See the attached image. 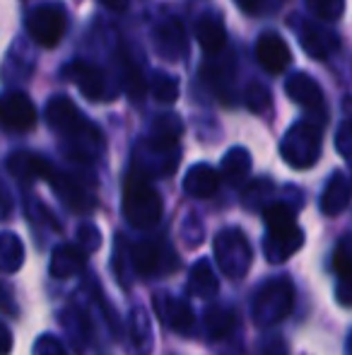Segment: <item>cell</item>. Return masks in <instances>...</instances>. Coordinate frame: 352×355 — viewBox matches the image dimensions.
<instances>
[{"instance_id":"obj_17","label":"cell","mask_w":352,"mask_h":355,"mask_svg":"<svg viewBox=\"0 0 352 355\" xmlns=\"http://www.w3.org/2000/svg\"><path fill=\"white\" fill-rule=\"evenodd\" d=\"M287 97L292 102H297L299 107L309 109V112H319L324 107V92L321 85L314 78H309L306 73H292V78L285 83Z\"/></svg>"},{"instance_id":"obj_25","label":"cell","mask_w":352,"mask_h":355,"mask_svg":"<svg viewBox=\"0 0 352 355\" xmlns=\"http://www.w3.org/2000/svg\"><path fill=\"white\" fill-rule=\"evenodd\" d=\"M181 131H183L181 119L174 116V114H162V116H157L155 123H152L147 143L160 145V148H176L178 138H181Z\"/></svg>"},{"instance_id":"obj_26","label":"cell","mask_w":352,"mask_h":355,"mask_svg":"<svg viewBox=\"0 0 352 355\" xmlns=\"http://www.w3.org/2000/svg\"><path fill=\"white\" fill-rule=\"evenodd\" d=\"M24 263V244L15 232H0V271L15 273Z\"/></svg>"},{"instance_id":"obj_13","label":"cell","mask_w":352,"mask_h":355,"mask_svg":"<svg viewBox=\"0 0 352 355\" xmlns=\"http://www.w3.org/2000/svg\"><path fill=\"white\" fill-rule=\"evenodd\" d=\"M304 247V232L299 227H287L268 232L263 239V254L270 263H285L290 257H295Z\"/></svg>"},{"instance_id":"obj_41","label":"cell","mask_w":352,"mask_h":355,"mask_svg":"<svg viewBox=\"0 0 352 355\" xmlns=\"http://www.w3.org/2000/svg\"><path fill=\"white\" fill-rule=\"evenodd\" d=\"M10 213H12V196H10L8 187L0 182V215H3V218H8Z\"/></svg>"},{"instance_id":"obj_31","label":"cell","mask_w":352,"mask_h":355,"mask_svg":"<svg viewBox=\"0 0 352 355\" xmlns=\"http://www.w3.org/2000/svg\"><path fill=\"white\" fill-rule=\"evenodd\" d=\"M123 85H126L128 97L140 102L142 94H145V80H142L140 68H138L128 56H123Z\"/></svg>"},{"instance_id":"obj_18","label":"cell","mask_w":352,"mask_h":355,"mask_svg":"<svg viewBox=\"0 0 352 355\" xmlns=\"http://www.w3.org/2000/svg\"><path fill=\"white\" fill-rule=\"evenodd\" d=\"M196 39L203 51L210 53V56L222 53V49L227 46V29L220 15H215V12L203 15L196 22Z\"/></svg>"},{"instance_id":"obj_32","label":"cell","mask_w":352,"mask_h":355,"mask_svg":"<svg viewBox=\"0 0 352 355\" xmlns=\"http://www.w3.org/2000/svg\"><path fill=\"white\" fill-rule=\"evenodd\" d=\"M150 89H152V94H155L157 102H162V104H174L178 99V80L167 73H157L150 85Z\"/></svg>"},{"instance_id":"obj_2","label":"cell","mask_w":352,"mask_h":355,"mask_svg":"<svg viewBox=\"0 0 352 355\" xmlns=\"http://www.w3.org/2000/svg\"><path fill=\"white\" fill-rule=\"evenodd\" d=\"M165 203L147 174L131 169L123 182V215L138 230H150L162 220Z\"/></svg>"},{"instance_id":"obj_29","label":"cell","mask_w":352,"mask_h":355,"mask_svg":"<svg viewBox=\"0 0 352 355\" xmlns=\"http://www.w3.org/2000/svg\"><path fill=\"white\" fill-rule=\"evenodd\" d=\"M272 196V184L268 179H254L249 187L241 193V203H244L246 211H254V208H266L270 206Z\"/></svg>"},{"instance_id":"obj_23","label":"cell","mask_w":352,"mask_h":355,"mask_svg":"<svg viewBox=\"0 0 352 355\" xmlns=\"http://www.w3.org/2000/svg\"><path fill=\"white\" fill-rule=\"evenodd\" d=\"M299 42H302V46H304V51L309 53V56L319 58V61L328 58L331 53L340 46V42L333 34L324 32V29H319V27H304L299 34Z\"/></svg>"},{"instance_id":"obj_30","label":"cell","mask_w":352,"mask_h":355,"mask_svg":"<svg viewBox=\"0 0 352 355\" xmlns=\"http://www.w3.org/2000/svg\"><path fill=\"white\" fill-rule=\"evenodd\" d=\"M263 223L268 232H275V230H287L295 227V211H292L287 203H270V206L263 208Z\"/></svg>"},{"instance_id":"obj_37","label":"cell","mask_w":352,"mask_h":355,"mask_svg":"<svg viewBox=\"0 0 352 355\" xmlns=\"http://www.w3.org/2000/svg\"><path fill=\"white\" fill-rule=\"evenodd\" d=\"M32 355H68L66 348H63V343L58 341L56 336H39L37 343H34V351Z\"/></svg>"},{"instance_id":"obj_15","label":"cell","mask_w":352,"mask_h":355,"mask_svg":"<svg viewBox=\"0 0 352 355\" xmlns=\"http://www.w3.org/2000/svg\"><path fill=\"white\" fill-rule=\"evenodd\" d=\"M333 271L338 276L335 297L340 304L352 307V234H345L333 252Z\"/></svg>"},{"instance_id":"obj_20","label":"cell","mask_w":352,"mask_h":355,"mask_svg":"<svg viewBox=\"0 0 352 355\" xmlns=\"http://www.w3.org/2000/svg\"><path fill=\"white\" fill-rule=\"evenodd\" d=\"M85 263L87 254L77 244H61V247L53 249L48 271H51L53 278H73L85 268Z\"/></svg>"},{"instance_id":"obj_11","label":"cell","mask_w":352,"mask_h":355,"mask_svg":"<svg viewBox=\"0 0 352 355\" xmlns=\"http://www.w3.org/2000/svg\"><path fill=\"white\" fill-rule=\"evenodd\" d=\"M48 184H51L56 196L61 198L73 213H89L94 208V196L89 193V189H85V184H82L80 179L53 169V174L48 177Z\"/></svg>"},{"instance_id":"obj_36","label":"cell","mask_w":352,"mask_h":355,"mask_svg":"<svg viewBox=\"0 0 352 355\" xmlns=\"http://www.w3.org/2000/svg\"><path fill=\"white\" fill-rule=\"evenodd\" d=\"M77 247L85 254L97 252V249L102 247V232H99L92 223L80 225V227H77Z\"/></svg>"},{"instance_id":"obj_19","label":"cell","mask_w":352,"mask_h":355,"mask_svg":"<svg viewBox=\"0 0 352 355\" xmlns=\"http://www.w3.org/2000/svg\"><path fill=\"white\" fill-rule=\"evenodd\" d=\"M220 172L210 164H196L183 177V191L191 198H210L220 189Z\"/></svg>"},{"instance_id":"obj_34","label":"cell","mask_w":352,"mask_h":355,"mask_svg":"<svg viewBox=\"0 0 352 355\" xmlns=\"http://www.w3.org/2000/svg\"><path fill=\"white\" fill-rule=\"evenodd\" d=\"M306 5L316 17L326 22H338L345 12V0H306Z\"/></svg>"},{"instance_id":"obj_42","label":"cell","mask_w":352,"mask_h":355,"mask_svg":"<svg viewBox=\"0 0 352 355\" xmlns=\"http://www.w3.org/2000/svg\"><path fill=\"white\" fill-rule=\"evenodd\" d=\"M10 351H12V334L0 322V355H8Z\"/></svg>"},{"instance_id":"obj_10","label":"cell","mask_w":352,"mask_h":355,"mask_svg":"<svg viewBox=\"0 0 352 355\" xmlns=\"http://www.w3.org/2000/svg\"><path fill=\"white\" fill-rule=\"evenodd\" d=\"M152 304H155V312H157V317L162 319V324L169 327L172 331L183 334V336H188V334L193 331L196 319H193V309L188 307L186 300L174 297V295H169V293H157Z\"/></svg>"},{"instance_id":"obj_22","label":"cell","mask_w":352,"mask_h":355,"mask_svg":"<svg viewBox=\"0 0 352 355\" xmlns=\"http://www.w3.org/2000/svg\"><path fill=\"white\" fill-rule=\"evenodd\" d=\"M186 290H188V295H196V297H203V300L217 295L220 283H217V276H215V271H212L210 261L201 259V261L191 268L188 281H186Z\"/></svg>"},{"instance_id":"obj_35","label":"cell","mask_w":352,"mask_h":355,"mask_svg":"<svg viewBox=\"0 0 352 355\" xmlns=\"http://www.w3.org/2000/svg\"><path fill=\"white\" fill-rule=\"evenodd\" d=\"M244 102H246V107H249L251 112L263 114V112H268V107H270V92H268L263 85L251 83L249 87H246Z\"/></svg>"},{"instance_id":"obj_4","label":"cell","mask_w":352,"mask_h":355,"mask_svg":"<svg viewBox=\"0 0 352 355\" xmlns=\"http://www.w3.org/2000/svg\"><path fill=\"white\" fill-rule=\"evenodd\" d=\"M212 252H215V261L220 266L222 276L232 278V281H241V278L249 273L251 268V244L246 239V234L237 227L220 230L212 244Z\"/></svg>"},{"instance_id":"obj_5","label":"cell","mask_w":352,"mask_h":355,"mask_svg":"<svg viewBox=\"0 0 352 355\" xmlns=\"http://www.w3.org/2000/svg\"><path fill=\"white\" fill-rule=\"evenodd\" d=\"M280 155L290 167L309 169L321 157V131L311 121H297L280 143Z\"/></svg>"},{"instance_id":"obj_1","label":"cell","mask_w":352,"mask_h":355,"mask_svg":"<svg viewBox=\"0 0 352 355\" xmlns=\"http://www.w3.org/2000/svg\"><path fill=\"white\" fill-rule=\"evenodd\" d=\"M46 121L56 133L68 138L80 157H92L102 148V133L89 119L77 112V107L68 97H53L46 104Z\"/></svg>"},{"instance_id":"obj_44","label":"cell","mask_w":352,"mask_h":355,"mask_svg":"<svg viewBox=\"0 0 352 355\" xmlns=\"http://www.w3.org/2000/svg\"><path fill=\"white\" fill-rule=\"evenodd\" d=\"M106 10H113V12H123L128 10V0H99Z\"/></svg>"},{"instance_id":"obj_24","label":"cell","mask_w":352,"mask_h":355,"mask_svg":"<svg viewBox=\"0 0 352 355\" xmlns=\"http://www.w3.org/2000/svg\"><path fill=\"white\" fill-rule=\"evenodd\" d=\"M234 324L237 312L230 304H212V307L205 309V317H203V327H205L210 338H225L234 329Z\"/></svg>"},{"instance_id":"obj_39","label":"cell","mask_w":352,"mask_h":355,"mask_svg":"<svg viewBox=\"0 0 352 355\" xmlns=\"http://www.w3.org/2000/svg\"><path fill=\"white\" fill-rule=\"evenodd\" d=\"M261 355H287V343L280 336H266L263 346H261Z\"/></svg>"},{"instance_id":"obj_6","label":"cell","mask_w":352,"mask_h":355,"mask_svg":"<svg viewBox=\"0 0 352 355\" xmlns=\"http://www.w3.org/2000/svg\"><path fill=\"white\" fill-rule=\"evenodd\" d=\"M131 263L140 276H167L178 268V257L165 239H140L131 249Z\"/></svg>"},{"instance_id":"obj_21","label":"cell","mask_w":352,"mask_h":355,"mask_svg":"<svg viewBox=\"0 0 352 355\" xmlns=\"http://www.w3.org/2000/svg\"><path fill=\"white\" fill-rule=\"evenodd\" d=\"M350 198H352L350 182L340 172H335L333 177L328 179V184H326L324 193H321V213L340 215L350 206Z\"/></svg>"},{"instance_id":"obj_38","label":"cell","mask_w":352,"mask_h":355,"mask_svg":"<svg viewBox=\"0 0 352 355\" xmlns=\"http://www.w3.org/2000/svg\"><path fill=\"white\" fill-rule=\"evenodd\" d=\"M335 145H338V153L352 162V123L350 121L340 123L338 136H335Z\"/></svg>"},{"instance_id":"obj_12","label":"cell","mask_w":352,"mask_h":355,"mask_svg":"<svg viewBox=\"0 0 352 355\" xmlns=\"http://www.w3.org/2000/svg\"><path fill=\"white\" fill-rule=\"evenodd\" d=\"M256 61L270 75H280L287 71V66L292 63V53L287 42L275 32H266L256 42Z\"/></svg>"},{"instance_id":"obj_33","label":"cell","mask_w":352,"mask_h":355,"mask_svg":"<svg viewBox=\"0 0 352 355\" xmlns=\"http://www.w3.org/2000/svg\"><path fill=\"white\" fill-rule=\"evenodd\" d=\"M63 324H66L68 334H71L73 343L77 348H82L87 343V336H89V327H87V319L82 317V312H75V309H68L63 314Z\"/></svg>"},{"instance_id":"obj_7","label":"cell","mask_w":352,"mask_h":355,"mask_svg":"<svg viewBox=\"0 0 352 355\" xmlns=\"http://www.w3.org/2000/svg\"><path fill=\"white\" fill-rule=\"evenodd\" d=\"M68 27V15L66 8L58 3H46L41 8L32 10L27 17V32L39 46L53 49L61 44L63 34Z\"/></svg>"},{"instance_id":"obj_45","label":"cell","mask_w":352,"mask_h":355,"mask_svg":"<svg viewBox=\"0 0 352 355\" xmlns=\"http://www.w3.org/2000/svg\"><path fill=\"white\" fill-rule=\"evenodd\" d=\"M348 355H352V334H350V341H348Z\"/></svg>"},{"instance_id":"obj_27","label":"cell","mask_w":352,"mask_h":355,"mask_svg":"<svg viewBox=\"0 0 352 355\" xmlns=\"http://www.w3.org/2000/svg\"><path fill=\"white\" fill-rule=\"evenodd\" d=\"M251 169V157L244 148H232L230 153L222 159V172L220 177H225V182L230 184H241L246 177H249Z\"/></svg>"},{"instance_id":"obj_8","label":"cell","mask_w":352,"mask_h":355,"mask_svg":"<svg viewBox=\"0 0 352 355\" xmlns=\"http://www.w3.org/2000/svg\"><path fill=\"white\" fill-rule=\"evenodd\" d=\"M63 75L92 102H109V99L116 97L104 71H99L97 66H92L87 61H71L63 68Z\"/></svg>"},{"instance_id":"obj_14","label":"cell","mask_w":352,"mask_h":355,"mask_svg":"<svg viewBox=\"0 0 352 355\" xmlns=\"http://www.w3.org/2000/svg\"><path fill=\"white\" fill-rule=\"evenodd\" d=\"M8 169L15 179L19 182H39V179H46L53 174V167L46 157L37 153H29V150H19V153H12L8 157Z\"/></svg>"},{"instance_id":"obj_16","label":"cell","mask_w":352,"mask_h":355,"mask_svg":"<svg viewBox=\"0 0 352 355\" xmlns=\"http://www.w3.org/2000/svg\"><path fill=\"white\" fill-rule=\"evenodd\" d=\"M155 46L160 56L167 58V61H183L188 53V39L186 32H183V24L176 22V19L160 24L155 29Z\"/></svg>"},{"instance_id":"obj_3","label":"cell","mask_w":352,"mask_h":355,"mask_svg":"<svg viewBox=\"0 0 352 355\" xmlns=\"http://www.w3.org/2000/svg\"><path fill=\"white\" fill-rule=\"evenodd\" d=\"M295 307V285L290 278H270L261 283L251 300V317L261 329H270L280 324Z\"/></svg>"},{"instance_id":"obj_9","label":"cell","mask_w":352,"mask_h":355,"mask_svg":"<svg viewBox=\"0 0 352 355\" xmlns=\"http://www.w3.org/2000/svg\"><path fill=\"white\" fill-rule=\"evenodd\" d=\"M37 123V107L24 92H8L0 97V126L5 131L24 133Z\"/></svg>"},{"instance_id":"obj_40","label":"cell","mask_w":352,"mask_h":355,"mask_svg":"<svg viewBox=\"0 0 352 355\" xmlns=\"http://www.w3.org/2000/svg\"><path fill=\"white\" fill-rule=\"evenodd\" d=\"M10 293H12V290H10L8 285L0 283V309H3L5 314H10V317H15V314H17V307H15V302L10 300Z\"/></svg>"},{"instance_id":"obj_43","label":"cell","mask_w":352,"mask_h":355,"mask_svg":"<svg viewBox=\"0 0 352 355\" xmlns=\"http://www.w3.org/2000/svg\"><path fill=\"white\" fill-rule=\"evenodd\" d=\"M234 3L249 15H259L263 10V0H234Z\"/></svg>"},{"instance_id":"obj_28","label":"cell","mask_w":352,"mask_h":355,"mask_svg":"<svg viewBox=\"0 0 352 355\" xmlns=\"http://www.w3.org/2000/svg\"><path fill=\"white\" fill-rule=\"evenodd\" d=\"M131 338H133L136 351L140 355L152 353V322L145 309H140V307L131 312Z\"/></svg>"}]
</instances>
